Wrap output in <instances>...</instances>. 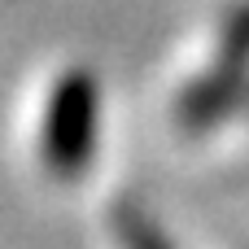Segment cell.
Masks as SVG:
<instances>
[{"instance_id": "cell-1", "label": "cell", "mask_w": 249, "mask_h": 249, "mask_svg": "<svg viewBox=\"0 0 249 249\" xmlns=\"http://www.w3.org/2000/svg\"><path fill=\"white\" fill-rule=\"evenodd\" d=\"M96 131V88L88 74H70L53 101V127H48V153L61 171H74L92 153Z\"/></svg>"}, {"instance_id": "cell-2", "label": "cell", "mask_w": 249, "mask_h": 249, "mask_svg": "<svg viewBox=\"0 0 249 249\" xmlns=\"http://www.w3.org/2000/svg\"><path fill=\"white\" fill-rule=\"evenodd\" d=\"M118 232H123V245L127 249H171L166 236H162L144 214H123V228H118Z\"/></svg>"}, {"instance_id": "cell-3", "label": "cell", "mask_w": 249, "mask_h": 249, "mask_svg": "<svg viewBox=\"0 0 249 249\" xmlns=\"http://www.w3.org/2000/svg\"><path fill=\"white\" fill-rule=\"evenodd\" d=\"M223 48L249 53V0H245V4H236V9L223 18Z\"/></svg>"}]
</instances>
